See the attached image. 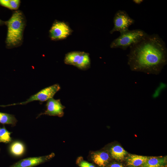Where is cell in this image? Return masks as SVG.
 Returning a JSON list of instances; mask_svg holds the SVG:
<instances>
[{"label": "cell", "mask_w": 167, "mask_h": 167, "mask_svg": "<svg viewBox=\"0 0 167 167\" xmlns=\"http://www.w3.org/2000/svg\"><path fill=\"white\" fill-rule=\"evenodd\" d=\"M130 48L127 63L132 71L158 75L167 64L166 44L158 34H147Z\"/></svg>", "instance_id": "1"}, {"label": "cell", "mask_w": 167, "mask_h": 167, "mask_svg": "<svg viewBox=\"0 0 167 167\" xmlns=\"http://www.w3.org/2000/svg\"><path fill=\"white\" fill-rule=\"evenodd\" d=\"M5 24L7 27L6 41V46L12 48L21 45L26 24L25 17L22 12L19 10L15 11Z\"/></svg>", "instance_id": "2"}, {"label": "cell", "mask_w": 167, "mask_h": 167, "mask_svg": "<svg viewBox=\"0 0 167 167\" xmlns=\"http://www.w3.org/2000/svg\"><path fill=\"white\" fill-rule=\"evenodd\" d=\"M144 31L140 29L128 30L120 33V35L110 43L112 49L120 48L126 50L142 40L147 35Z\"/></svg>", "instance_id": "3"}, {"label": "cell", "mask_w": 167, "mask_h": 167, "mask_svg": "<svg viewBox=\"0 0 167 167\" xmlns=\"http://www.w3.org/2000/svg\"><path fill=\"white\" fill-rule=\"evenodd\" d=\"M135 21L131 18L125 11L119 10L115 14L113 18V27L110 33L115 32L120 33L129 30L130 26L133 24Z\"/></svg>", "instance_id": "4"}, {"label": "cell", "mask_w": 167, "mask_h": 167, "mask_svg": "<svg viewBox=\"0 0 167 167\" xmlns=\"http://www.w3.org/2000/svg\"><path fill=\"white\" fill-rule=\"evenodd\" d=\"M60 87L58 84H55L41 90L31 96L26 101L6 105H0V106L4 107L17 105H24L35 101H38L41 102L45 101L53 98L54 95L60 90Z\"/></svg>", "instance_id": "5"}, {"label": "cell", "mask_w": 167, "mask_h": 167, "mask_svg": "<svg viewBox=\"0 0 167 167\" xmlns=\"http://www.w3.org/2000/svg\"><path fill=\"white\" fill-rule=\"evenodd\" d=\"M73 32L66 22L55 20L49 30V36L53 41L62 40L71 35Z\"/></svg>", "instance_id": "6"}, {"label": "cell", "mask_w": 167, "mask_h": 167, "mask_svg": "<svg viewBox=\"0 0 167 167\" xmlns=\"http://www.w3.org/2000/svg\"><path fill=\"white\" fill-rule=\"evenodd\" d=\"M54 156V154L52 153L46 156L24 159L13 164L10 167H33L49 160Z\"/></svg>", "instance_id": "7"}, {"label": "cell", "mask_w": 167, "mask_h": 167, "mask_svg": "<svg viewBox=\"0 0 167 167\" xmlns=\"http://www.w3.org/2000/svg\"><path fill=\"white\" fill-rule=\"evenodd\" d=\"M46 106V110L44 113L39 115L37 117L43 114L59 117L63 116V110L65 107L62 104L60 99L56 100L53 98L50 99L47 101Z\"/></svg>", "instance_id": "8"}, {"label": "cell", "mask_w": 167, "mask_h": 167, "mask_svg": "<svg viewBox=\"0 0 167 167\" xmlns=\"http://www.w3.org/2000/svg\"><path fill=\"white\" fill-rule=\"evenodd\" d=\"M91 158L92 162L100 167H106L109 163L110 157L109 153L105 151L94 152Z\"/></svg>", "instance_id": "9"}, {"label": "cell", "mask_w": 167, "mask_h": 167, "mask_svg": "<svg viewBox=\"0 0 167 167\" xmlns=\"http://www.w3.org/2000/svg\"><path fill=\"white\" fill-rule=\"evenodd\" d=\"M167 156H148L147 160L139 167H166Z\"/></svg>", "instance_id": "10"}, {"label": "cell", "mask_w": 167, "mask_h": 167, "mask_svg": "<svg viewBox=\"0 0 167 167\" xmlns=\"http://www.w3.org/2000/svg\"><path fill=\"white\" fill-rule=\"evenodd\" d=\"M148 156L130 154L126 158L127 165L129 167H139L147 160Z\"/></svg>", "instance_id": "11"}, {"label": "cell", "mask_w": 167, "mask_h": 167, "mask_svg": "<svg viewBox=\"0 0 167 167\" xmlns=\"http://www.w3.org/2000/svg\"><path fill=\"white\" fill-rule=\"evenodd\" d=\"M110 153L112 157L117 160H124L128 152L121 146L116 145L110 148Z\"/></svg>", "instance_id": "12"}, {"label": "cell", "mask_w": 167, "mask_h": 167, "mask_svg": "<svg viewBox=\"0 0 167 167\" xmlns=\"http://www.w3.org/2000/svg\"><path fill=\"white\" fill-rule=\"evenodd\" d=\"M9 151L11 154L14 156H21L24 153L25 146L20 141H15L11 144L9 147Z\"/></svg>", "instance_id": "13"}, {"label": "cell", "mask_w": 167, "mask_h": 167, "mask_svg": "<svg viewBox=\"0 0 167 167\" xmlns=\"http://www.w3.org/2000/svg\"><path fill=\"white\" fill-rule=\"evenodd\" d=\"M83 52L80 51H73L66 54L64 59L65 63L75 66Z\"/></svg>", "instance_id": "14"}, {"label": "cell", "mask_w": 167, "mask_h": 167, "mask_svg": "<svg viewBox=\"0 0 167 167\" xmlns=\"http://www.w3.org/2000/svg\"><path fill=\"white\" fill-rule=\"evenodd\" d=\"M90 66L89 54L88 53L83 52L75 66L80 70H86L89 68Z\"/></svg>", "instance_id": "15"}, {"label": "cell", "mask_w": 167, "mask_h": 167, "mask_svg": "<svg viewBox=\"0 0 167 167\" xmlns=\"http://www.w3.org/2000/svg\"><path fill=\"white\" fill-rule=\"evenodd\" d=\"M17 120L14 115L0 112V123L3 124L15 125Z\"/></svg>", "instance_id": "16"}, {"label": "cell", "mask_w": 167, "mask_h": 167, "mask_svg": "<svg viewBox=\"0 0 167 167\" xmlns=\"http://www.w3.org/2000/svg\"><path fill=\"white\" fill-rule=\"evenodd\" d=\"M19 0H0V5L12 10L18 8L20 4Z\"/></svg>", "instance_id": "17"}, {"label": "cell", "mask_w": 167, "mask_h": 167, "mask_svg": "<svg viewBox=\"0 0 167 167\" xmlns=\"http://www.w3.org/2000/svg\"><path fill=\"white\" fill-rule=\"evenodd\" d=\"M11 133L8 131L4 126L0 129V143H7L11 142L12 140L10 136Z\"/></svg>", "instance_id": "18"}, {"label": "cell", "mask_w": 167, "mask_h": 167, "mask_svg": "<svg viewBox=\"0 0 167 167\" xmlns=\"http://www.w3.org/2000/svg\"><path fill=\"white\" fill-rule=\"evenodd\" d=\"M77 163L79 167H95L93 164L82 160L81 158L78 159Z\"/></svg>", "instance_id": "19"}, {"label": "cell", "mask_w": 167, "mask_h": 167, "mask_svg": "<svg viewBox=\"0 0 167 167\" xmlns=\"http://www.w3.org/2000/svg\"><path fill=\"white\" fill-rule=\"evenodd\" d=\"M106 167H124V166L121 163L114 162L109 164Z\"/></svg>", "instance_id": "20"}, {"label": "cell", "mask_w": 167, "mask_h": 167, "mask_svg": "<svg viewBox=\"0 0 167 167\" xmlns=\"http://www.w3.org/2000/svg\"><path fill=\"white\" fill-rule=\"evenodd\" d=\"M144 0H133L132 1L135 4L137 5H139L141 4Z\"/></svg>", "instance_id": "21"}, {"label": "cell", "mask_w": 167, "mask_h": 167, "mask_svg": "<svg viewBox=\"0 0 167 167\" xmlns=\"http://www.w3.org/2000/svg\"><path fill=\"white\" fill-rule=\"evenodd\" d=\"M5 24V22L0 19V25Z\"/></svg>", "instance_id": "22"}]
</instances>
